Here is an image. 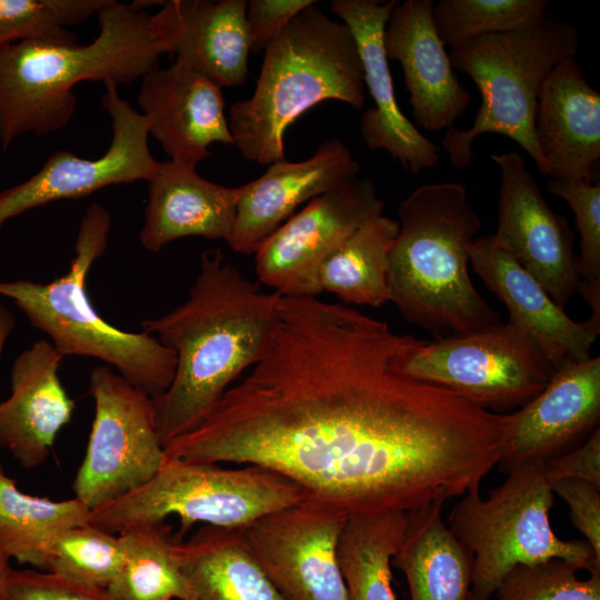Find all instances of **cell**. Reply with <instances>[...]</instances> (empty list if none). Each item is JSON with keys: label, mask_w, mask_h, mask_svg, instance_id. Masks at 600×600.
<instances>
[{"label": "cell", "mask_w": 600, "mask_h": 600, "mask_svg": "<svg viewBox=\"0 0 600 600\" xmlns=\"http://www.w3.org/2000/svg\"><path fill=\"white\" fill-rule=\"evenodd\" d=\"M420 342L359 310L281 296L266 354L164 452L268 468L347 517L479 492L507 413L407 373Z\"/></svg>", "instance_id": "cell-1"}, {"label": "cell", "mask_w": 600, "mask_h": 600, "mask_svg": "<svg viewBox=\"0 0 600 600\" xmlns=\"http://www.w3.org/2000/svg\"><path fill=\"white\" fill-rule=\"evenodd\" d=\"M281 296L263 292L222 250L200 254L199 273L186 301L142 322L143 331L176 353L168 390L152 399L163 448L197 427L229 384L267 352Z\"/></svg>", "instance_id": "cell-2"}, {"label": "cell", "mask_w": 600, "mask_h": 600, "mask_svg": "<svg viewBox=\"0 0 600 600\" xmlns=\"http://www.w3.org/2000/svg\"><path fill=\"white\" fill-rule=\"evenodd\" d=\"M98 36L88 44L24 40L0 51V143L21 134L47 136L72 119L82 81L127 84L159 67L167 53L150 14L133 3L108 0L97 13Z\"/></svg>", "instance_id": "cell-3"}, {"label": "cell", "mask_w": 600, "mask_h": 600, "mask_svg": "<svg viewBox=\"0 0 600 600\" xmlns=\"http://www.w3.org/2000/svg\"><path fill=\"white\" fill-rule=\"evenodd\" d=\"M388 268L389 301L434 339L500 322L469 276V247L481 220L460 182L416 188L398 207Z\"/></svg>", "instance_id": "cell-4"}, {"label": "cell", "mask_w": 600, "mask_h": 600, "mask_svg": "<svg viewBox=\"0 0 600 600\" xmlns=\"http://www.w3.org/2000/svg\"><path fill=\"white\" fill-rule=\"evenodd\" d=\"M327 100L361 110L364 76L351 30L314 2L264 48L252 96L231 104L228 123L233 146L260 166L283 160L287 129Z\"/></svg>", "instance_id": "cell-5"}, {"label": "cell", "mask_w": 600, "mask_h": 600, "mask_svg": "<svg viewBox=\"0 0 600 600\" xmlns=\"http://www.w3.org/2000/svg\"><path fill=\"white\" fill-rule=\"evenodd\" d=\"M110 229L108 210L91 203L81 219L69 270L48 283L0 280V296L11 299L34 328L47 333L62 357L104 361L156 399L173 380L176 353L152 334L127 332L108 323L88 297L87 277L107 248Z\"/></svg>", "instance_id": "cell-6"}, {"label": "cell", "mask_w": 600, "mask_h": 600, "mask_svg": "<svg viewBox=\"0 0 600 600\" xmlns=\"http://www.w3.org/2000/svg\"><path fill=\"white\" fill-rule=\"evenodd\" d=\"M578 31L546 12L536 21L503 33L477 38L449 54L452 67L467 73L481 94L473 123L466 130L450 127L441 140L452 167L473 159L472 143L483 133L502 134L517 142L547 176L534 119L541 87L553 68L578 52Z\"/></svg>", "instance_id": "cell-7"}, {"label": "cell", "mask_w": 600, "mask_h": 600, "mask_svg": "<svg viewBox=\"0 0 600 600\" xmlns=\"http://www.w3.org/2000/svg\"><path fill=\"white\" fill-rule=\"evenodd\" d=\"M507 474L487 498L479 492L460 497L448 518L450 531L472 557L471 594L490 600L516 566L553 558L600 574V557L584 539L554 534L549 519L554 493L544 463L519 466Z\"/></svg>", "instance_id": "cell-8"}, {"label": "cell", "mask_w": 600, "mask_h": 600, "mask_svg": "<svg viewBox=\"0 0 600 600\" xmlns=\"http://www.w3.org/2000/svg\"><path fill=\"white\" fill-rule=\"evenodd\" d=\"M306 492L284 476L256 464L226 469L216 463L168 458L138 490L92 510L90 524L108 532L180 521L178 542L194 523L243 529L259 518L293 506Z\"/></svg>", "instance_id": "cell-9"}, {"label": "cell", "mask_w": 600, "mask_h": 600, "mask_svg": "<svg viewBox=\"0 0 600 600\" xmlns=\"http://www.w3.org/2000/svg\"><path fill=\"white\" fill-rule=\"evenodd\" d=\"M403 369L494 413L522 408L556 371L536 341L510 321L432 342L421 340Z\"/></svg>", "instance_id": "cell-10"}, {"label": "cell", "mask_w": 600, "mask_h": 600, "mask_svg": "<svg viewBox=\"0 0 600 600\" xmlns=\"http://www.w3.org/2000/svg\"><path fill=\"white\" fill-rule=\"evenodd\" d=\"M94 418L72 488L91 511L149 482L167 460L153 400L108 366L90 373Z\"/></svg>", "instance_id": "cell-11"}, {"label": "cell", "mask_w": 600, "mask_h": 600, "mask_svg": "<svg viewBox=\"0 0 600 600\" xmlns=\"http://www.w3.org/2000/svg\"><path fill=\"white\" fill-rule=\"evenodd\" d=\"M373 180L354 178L313 199L257 250L259 282L282 297H317L318 271L362 223L383 214Z\"/></svg>", "instance_id": "cell-12"}, {"label": "cell", "mask_w": 600, "mask_h": 600, "mask_svg": "<svg viewBox=\"0 0 600 600\" xmlns=\"http://www.w3.org/2000/svg\"><path fill=\"white\" fill-rule=\"evenodd\" d=\"M347 516L302 501L241 529L248 549L284 600H349L338 560Z\"/></svg>", "instance_id": "cell-13"}, {"label": "cell", "mask_w": 600, "mask_h": 600, "mask_svg": "<svg viewBox=\"0 0 600 600\" xmlns=\"http://www.w3.org/2000/svg\"><path fill=\"white\" fill-rule=\"evenodd\" d=\"M101 104L111 118L112 138L97 159L70 151L52 153L28 180L0 192V230L28 211L53 201L77 199L113 184L149 182L160 168L148 143L150 122L118 93L113 82L103 83Z\"/></svg>", "instance_id": "cell-14"}, {"label": "cell", "mask_w": 600, "mask_h": 600, "mask_svg": "<svg viewBox=\"0 0 600 600\" xmlns=\"http://www.w3.org/2000/svg\"><path fill=\"white\" fill-rule=\"evenodd\" d=\"M491 159L501 173L492 239L564 309L581 281L574 234L550 208L519 153H493Z\"/></svg>", "instance_id": "cell-15"}, {"label": "cell", "mask_w": 600, "mask_h": 600, "mask_svg": "<svg viewBox=\"0 0 600 600\" xmlns=\"http://www.w3.org/2000/svg\"><path fill=\"white\" fill-rule=\"evenodd\" d=\"M600 418V358L557 369L546 388L507 413L498 466L502 471L548 460L586 440Z\"/></svg>", "instance_id": "cell-16"}, {"label": "cell", "mask_w": 600, "mask_h": 600, "mask_svg": "<svg viewBox=\"0 0 600 600\" xmlns=\"http://www.w3.org/2000/svg\"><path fill=\"white\" fill-rule=\"evenodd\" d=\"M397 0H333L330 8L351 30L374 106L362 112L360 133L369 150H384L403 169L419 173L438 164L440 148L402 113L394 96L383 44L387 21Z\"/></svg>", "instance_id": "cell-17"}, {"label": "cell", "mask_w": 600, "mask_h": 600, "mask_svg": "<svg viewBox=\"0 0 600 600\" xmlns=\"http://www.w3.org/2000/svg\"><path fill=\"white\" fill-rule=\"evenodd\" d=\"M360 166L338 138L321 143L302 161L268 166L259 178L239 186L234 221L227 244L252 254L302 203L358 177Z\"/></svg>", "instance_id": "cell-18"}, {"label": "cell", "mask_w": 600, "mask_h": 600, "mask_svg": "<svg viewBox=\"0 0 600 600\" xmlns=\"http://www.w3.org/2000/svg\"><path fill=\"white\" fill-rule=\"evenodd\" d=\"M137 100L171 161L196 167L212 143L233 146L221 87L178 60L148 71Z\"/></svg>", "instance_id": "cell-19"}, {"label": "cell", "mask_w": 600, "mask_h": 600, "mask_svg": "<svg viewBox=\"0 0 600 600\" xmlns=\"http://www.w3.org/2000/svg\"><path fill=\"white\" fill-rule=\"evenodd\" d=\"M431 0L397 3L383 34L388 60L398 61L414 121L428 131L453 127L472 101L461 84L432 21Z\"/></svg>", "instance_id": "cell-20"}, {"label": "cell", "mask_w": 600, "mask_h": 600, "mask_svg": "<svg viewBox=\"0 0 600 600\" xmlns=\"http://www.w3.org/2000/svg\"><path fill=\"white\" fill-rule=\"evenodd\" d=\"M469 262L483 283L508 308L509 321L526 331L557 369L591 358L600 326L576 321L492 236L474 239Z\"/></svg>", "instance_id": "cell-21"}, {"label": "cell", "mask_w": 600, "mask_h": 600, "mask_svg": "<svg viewBox=\"0 0 600 600\" xmlns=\"http://www.w3.org/2000/svg\"><path fill=\"white\" fill-rule=\"evenodd\" d=\"M244 0H169L150 14L153 36L176 60L219 87L242 86L250 52Z\"/></svg>", "instance_id": "cell-22"}, {"label": "cell", "mask_w": 600, "mask_h": 600, "mask_svg": "<svg viewBox=\"0 0 600 600\" xmlns=\"http://www.w3.org/2000/svg\"><path fill=\"white\" fill-rule=\"evenodd\" d=\"M62 359L51 342L36 341L14 359L11 393L0 401V447L29 470L46 461L76 409L58 374Z\"/></svg>", "instance_id": "cell-23"}, {"label": "cell", "mask_w": 600, "mask_h": 600, "mask_svg": "<svg viewBox=\"0 0 600 600\" xmlns=\"http://www.w3.org/2000/svg\"><path fill=\"white\" fill-rule=\"evenodd\" d=\"M534 133L547 176L591 182L600 158V93L574 57L558 63L544 80Z\"/></svg>", "instance_id": "cell-24"}, {"label": "cell", "mask_w": 600, "mask_h": 600, "mask_svg": "<svg viewBox=\"0 0 600 600\" xmlns=\"http://www.w3.org/2000/svg\"><path fill=\"white\" fill-rule=\"evenodd\" d=\"M239 187L230 188L198 174L194 166L161 162L148 182V203L139 233L142 247L159 252L186 237L226 240L236 216Z\"/></svg>", "instance_id": "cell-25"}, {"label": "cell", "mask_w": 600, "mask_h": 600, "mask_svg": "<svg viewBox=\"0 0 600 600\" xmlns=\"http://www.w3.org/2000/svg\"><path fill=\"white\" fill-rule=\"evenodd\" d=\"M443 502L407 512L391 564L404 576L410 600H468L472 557L442 520Z\"/></svg>", "instance_id": "cell-26"}, {"label": "cell", "mask_w": 600, "mask_h": 600, "mask_svg": "<svg viewBox=\"0 0 600 600\" xmlns=\"http://www.w3.org/2000/svg\"><path fill=\"white\" fill-rule=\"evenodd\" d=\"M183 600H284L248 549L241 529L202 526L177 542Z\"/></svg>", "instance_id": "cell-27"}, {"label": "cell", "mask_w": 600, "mask_h": 600, "mask_svg": "<svg viewBox=\"0 0 600 600\" xmlns=\"http://www.w3.org/2000/svg\"><path fill=\"white\" fill-rule=\"evenodd\" d=\"M90 516L77 497L53 501L20 491L0 466V549L8 559L46 571L54 540Z\"/></svg>", "instance_id": "cell-28"}, {"label": "cell", "mask_w": 600, "mask_h": 600, "mask_svg": "<svg viewBox=\"0 0 600 600\" xmlns=\"http://www.w3.org/2000/svg\"><path fill=\"white\" fill-rule=\"evenodd\" d=\"M398 231V221L383 214L362 223L320 266L321 291L373 308L389 302L388 268Z\"/></svg>", "instance_id": "cell-29"}, {"label": "cell", "mask_w": 600, "mask_h": 600, "mask_svg": "<svg viewBox=\"0 0 600 600\" xmlns=\"http://www.w3.org/2000/svg\"><path fill=\"white\" fill-rule=\"evenodd\" d=\"M407 526L398 511L347 518L338 543V560L349 600H396L391 560Z\"/></svg>", "instance_id": "cell-30"}, {"label": "cell", "mask_w": 600, "mask_h": 600, "mask_svg": "<svg viewBox=\"0 0 600 600\" xmlns=\"http://www.w3.org/2000/svg\"><path fill=\"white\" fill-rule=\"evenodd\" d=\"M124 563L106 589L113 600H183L188 582L164 522L120 531Z\"/></svg>", "instance_id": "cell-31"}, {"label": "cell", "mask_w": 600, "mask_h": 600, "mask_svg": "<svg viewBox=\"0 0 600 600\" xmlns=\"http://www.w3.org/2000/svg\"><path fill=\"white\" fill-rule=\"evenodd\" d=\"M548 7L547 0H440L433 2L431 16L440 40L453 49L527 26Z\"/></svg>", "instance_id": "cell-32"}, {"label": "cell", "mask_w": 600, "mask_h": 600, "mask_svg": "<svg viewBox=\"0 0 600 600\" xmlns=\"http://www.w3.org/2000/svg\"><path fill=\"white\" fill-rule=\"evenodd\" d=\"M123 563L124 551L119 537L88 523L71 528L54 540L46 571L107 589Z\"/></svg>", "instance_id": "cell-33"}, {"label": "cell", "mask_w": 600, "mask_h": 600, "mask_svg": "<svg viewBox=\"0 0 600 600\" xmlns=\"http://www.w3.org/2000/svg\"><path fill=\"white\" fill-rule=\"evenodd\" d=\"M108 0H0V51L24 40L73 43L68 27L87 21Z\"/></svg>", "instance_id": "cell-34"}, {"label": "cell", "mask_w": 600, "mask_h": 600, "mask_svg": "<svg viewBox=\"0 0 600 600\" xmlns=\"http://www.w3.org/2000/svg\"><path fill=\"white\" fill-rule=\"evenodd\" d=\"M580 569L553 558L516 566L493 593L494 600H600V574L580 579Z\"/></svg>", "instance_id": "cell-35"}, {"label": "cell", "mask_w": 600, "mask_h": 600, "mask_svg": "<svg viewBox=\"0 0 600 600\" xmlns=\"http://www.w3.org/2000/svg\"><path fill=\"white\" fill-rule=\"evenodd\" d=\"M547 190L563 199L574 213L580 233L578 264L581 280H600V184L551 178Z\"/></svg>", "instance_id": "cell-36"}, {"label": "cell", "mask_w": 600, "mask_h": 600, "mask_svg": "<svg viewBox=\"0 0 600 600\" xmlns=\"http://www.w3.org/2000/svg\"><path fill=\"white\" fill-rule=\"evenodd\" d=\"M0 600H113L106 589L81 584L49 571L10 569Z\"/></svg>", "instance_id": "cell-37"}, {"label": "cell", "mask_w": 600, "mask_h": 600, "mask_svg": "<svg viewBox=\"0 0 600 600\" xmlns=\"http://www.w3.org/2000/svg\"><path fill=\"white\" fill-rule=\"evenodd\" d=\"M313 0H249L246 21L250 51L261 52Z\"/></svg>", "instance_id": "cell-38"}, {"label": "cell", "mask_w": 600, "mask_h": 600, "mask_svg": "<svg viewBox=\"0 0 600 600\" xmlns=\"http://www.w3.org/2000/svg\"><path fill=\"white\" fill-rule=\"evenodd\" d=\"M551 488L567 503L573 526L600 557V487L566 479L551 483Z\"/></svg>", "instance_id": "cell-39"}, {"label": "cell", "mask_w": 600, "mask_h": 600, "mask_svg": "<svg viewBox=\"0 0 600 600\" xmlns=\"http://www.w3.org/2000/svg\"><path fill=\"white\" fill-rule=\"evenodd\" d=\"M550 483L574 479L600 487V431L597 428L582 443L544 462Z\"/></svg>", "instance_id": "cell-40"}, {"label": "cell", "mask_w": 600, "mask_h": 600, "mask_svg": "<svg viewBox=\"0 0 600 600\" xmlns=\"http://www.w3.org/2000/svg\"><path fill=\"white\" fill-rule=\"evenodd\" d=\"M577 292H579L591 308L592 322L600 326V280H581Z\"/></svg>", "instance_id": "cell-41"}, {"label": "cell", "mask_w": 600, "mask_h": 600, "mask_svg": "<svg viewBox=\"0 0 600 600\" xmlns=\"http://www.w3.org/2000/svg\"><path fill=\"white\" fill-rule=\"evenodd\" d=\"M16 320L11 312L0 302V358L7 339L14 329ZM1 401V400H0Z\"/></svg>", "instance_id": "cell-42"}, {"label": "cell", "mask_w": 600, "mask_h": 600, "mask_svg": "<svg viewBox=\"0 0 600 600\" xmlns=\"http://www.w3.org/2000/svg\"><path fill=\"white\" fill-rule=\"evenodd\" d=\"M9 566V559L4 556V553L0 549V598L2 593V589L7 579V576L10 571Z\"/></svg>", "instance_id": "cell-43"}, {"label": "cell", "mask_w": 600, "mask_h": 600, "mask_svg": "<svg viewBox=\"0 0 600 600\" xmlns=\"http://www.w3.org/2000/svg\"><path fill=\"white\" fill-rule=\"evenodd\" d=\"M468 600H479V599H477L476 597H473V596L471 594V592H470V596H469Z\"/></svg>", "instance_id": "cell-44"}]
</instances>
